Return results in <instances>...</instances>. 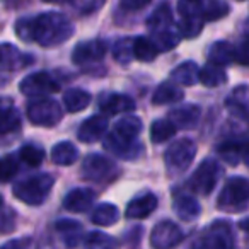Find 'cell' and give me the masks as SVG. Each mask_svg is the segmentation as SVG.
I'll return each instance as SVG.
<instances>
[{"label":"cell","instance_id":"cell-36","mask_svg":"<svg viewBox=\"0 0 249 249\" xmlns=\"http://www.w3.org/2000/svg\"><path fill=\"white\" fill-rule=\"evenodd\" d=\"M133 43L135 39L132 38H124V39H118L113 46V56L116 62L120 63H130L135 56H133Z\"/></svg>","mask_w":249,"mask_h":249},{"label":"cell","instance_id":"cell-4","mask_svg":"<svg viewBox=\"0 0 249 249\" xmlns=\"http://www.w3.org/2000/svg\"><path fill=\"white\" fill-rule=\"evenodd\" d=\"M190 249H235V235L227 220H215L200 232Z\"/></svg>","mask_w":249,"mask_h":249},{"label":"cell","instance_id":"cell-38","mask_svg":"<svg viewBox=\"0 0 249 249\" xmlns=\"http://www.w3.org/2000/svg\"><path fill=\"white\" fill-rule=\"evenodd\" d=\"M152 39L156 43V46L159 48V52H169V50L176 48L179 45V35L171 29L167 31H160V33H154Z\"/></svg>","mask_w":249,"mask_h":249},{"label":"cell","instance_id":"cell-43","mask_svg":"<svg viewBox=\"0 0 249 249\" xmlns=\"http://www.w3.org/2000/svg\"><path fill=\"white\" fill-rule=\"evenodd\" d=\"M73 5H75L79 11L82 12H92L96 11V9H99L101 5H103V0H70Z\"/></svg>","mask_w":249,"mask_h":249},{"label":"cell","instance_id":"cell-30","mask_svg":"<svg viewBox=\"0 0 249 249\" xmlns=\"http://www.w3.org/2000/svg\"><path fill=\"white\" fill-rule=\"evenodd\" d=\"M246 142H235V140H227V142L220 143L217 147L218 157H220L224 162L235 166L239 164V160L242 159V150H244Z\"/></svg>","mask_w":249,"mask_h":249},{"label":"cell","instance_id":"cell-10","mask_svg":"<svg viewBox=\"0 0 249 249\" xmlns=\"http://www.w3.org/2000/svg\"><path fill=\"white\" fill-rule=\"evenodd\" d=\"M184 234L178 224L171 220H162L156 224L150 232V246L154 249H173L183 241Z\"/></svg>","mask_w":249,"mask_h":249},{"label":"cell","instance_id":"cell-41","mask_svg":"<svg viewBox=\"0 0 249 249\" xmlns=\"http://www.w3.org/2000/svg\"><path fill=\"white\" fill-rule=\"evenodd\" d=\"M235 62L249 67V36L235 45Z\"/></svg>","mask_w":249,"mask_h":249},{"label":"cell","instance_id":"cell-8","mask_svg":"<svg viewBox=\"0 0 249 249\" xmlns=\"http://www.w3.org/2000/svg\"><path fill=\"white\" fill-rule=\"evenodd\" d=\"M222 176V167L215 159H205L190 179V188L198 195H210Z\"/></svg>","mask_w":249,"mask_h":249},{"label":"cell","instance_id":"cell-18","mask_svg":"<svg viewBox=\"0 0 249 249\" xmlns=\"http://www.w3.org/2000/svg\"><path fill=\"white\" fill-rule=\"evenodd\" d=\"M173 210L181 220L191 222L195 218L200 217L201 207L198 203V200L191 195H178L173 200Z\"/></svg>","mask_w":249,"mask_h":249},{"label":"cell","instance_id":"cell-20","mask_svg":"<svg viewBox=\"0 0 249 249\" xmlns=\"http://www.w3.org/2000/svg\"><path fill=\"white\" fill-rule=\"evenodd\" d=\"M55 229L60 235H62L63 242L69 248H75L80 241H82L84 229L77 220H69V218H62L55 224Z\"/></svg>","mask_w":249,"mask_h":249},{"label":"cell","instance_id":"cell-31","mask_svg":"<svg viewBox=\"0 0 249 249\" xmlns=\"http://www.w3.org/2000/svg\"><path fill=\"white\" fill-rule=\"evenodd\" d=\"M84 249H116L118 241L104 232L94 231L84 237Z\"/></svg>","mask_w":249,"mask_h":249},{"label":"cell","instance_id":"cell-16","mask_svg":"<svg viewBox=\"0 0 249 249\" xmlns=\"http://www.w3.org/2000/svg\"><path fill=\"white\" fill-rule=\"evenodd\" d=\"M99 107L104 114H120L135 109V101L126 94L104 92L99 97Z\"/></svg>","mask_w":249,"mask_h":249},{"label":"cell","instance_id":"cell-39","mask_svg":"<svg viewBox=\"0 0 249 249\" xmlns=\"http://www.w3.org/2000/svg\"><path fill=\"white\" fill-rule=\"evenodd\" d=\"M18 171H19V157H16L14 154H7V156H4L2 164H0L2 181H4V183H9V181L18 174Z\"/></svg>","mask_w":249,"mask_h":249},{"label":"cell","instance_id":"cell-22","mask_svg":"<svg viewBox=\"0 0 249 249\" xmlns=\"http://www.w3.org/2000/svg\"><path fill=\"white\" fill-rule=\"evenodd\" d=\"M181 99H183V89L174 80L162 82L152 96V103L156 106H160V104H174Z\"/></svg>","mask_w":249,"mask_h":249},{"label":"cell","instance_id":"cell-3","mask_svg":"<svg viewBox=\"0 0 249 249\" xmlns=\"http://www.w3.org/2000/svg\"><path fill=\"white\" fill-rule=\"evenodd\" d=\"M53 184H55V178L52 174H35V176L18 181L14 184V188H12V193L22 203L36 207V205H41L48 198Z\"/></svg>","mask_w":249,"mask_h":249},{"label":"cell","instance_id":"cell-24","mask_svg":"<svg viewBox=\"0 0 249 249\" xmlns=\"http://www.w3.org/2000/svg\"><path fill=\"white\" fill-rule=\"evenodd\" d=\"M200 72L195 62H183L171 72V79L181 86H195L200 80Z\"/></svg>","mask_w":249,"mask_h":249},{"label":"cell","instance_id":"cell-14","mask_svg":"<svg viewBox=\"0 0 249 249\" xmlns=\"http://www.w3.org/2000/svg\"><path fill=\"white\" fill-rule=\"evenodd\" d=\"M96 201V193L89 188H75L63 198V208L72 213H84L90 210Z\"/></svg>","mask_w":249,"mask_h":249},{"label":"cell","instance_id":"cell-19","mask_svg":"<svg viewBox=\"0 0 249 249\" xmlns=\"http://www.w3.org/2000/svg\"><path fill=\"white\" fill-rule=\"evenodd\" d=\"M227 107L235 118L249 121V89L237 87L227 99Z\"/></svg>","mask_w":249,"mask_h":249},{"label":"cell","instance_id":"cell-1","mask_svg":"<svg viewBox=\"0 0 249 249\" xmlns=\"http://www.w3.org/2000/svg\"><path fill=\"white\" fill-rule=\"evenodd\" d=\"M16 33L22 41H36L41 46H56L73 35V26L60 12H45L38 18H24L16 22Z\"/></svg>","mask_w":249,"mask_h":249},{"label":"cell","instance_id":"cell-7","mask_svg":"<svg viewBox=\"0 0 249 249\" xmlns=\"http://www.w3.org/2000/svg\"><path fill=\"white\" fill-rule=\"evenodd\" d=\"M26 114H28L29 121L33 124H36V126H46V128H52V126L58 124L63 118L62 107L53 99L33 101L26 107Z\"/></svg>","mask_w":249,"mask_h":249},{"label":"cell","instance_id":"cell-21","mask_svg":"<svg viewBox=\"0 0 249 249\" xmlns=\"http://www.w3.org/2000/svg\"><path fill=\"white\" fill-rule=\"evenodd\" d=\"M173 24V12H171V5L167 2H162L160 5H157L156 11L150 14V18L147 19V26L154 33L167 31Z\"/></svg>","mask_w":249,"mask_h":249},{"label":"cell","instance_id":"cell-23","mask_svg":"<svg viewBox=\"0 0 249 249\" xmlns=\"http://www.w3.org/2000/svg\"><path fill=\"white\" fill-rule=\"evenodd\" d=\"M208 62L213 65L224 67L235 62V46L227 41H217L208 48Z\"/></svg>","mask_w":249,"mask_h":249},{"label":"cell","instance_id":"cell-17","mask_svg":"<svg viewBox=\"0 0 249 249\" xmlns=\"http://www.w3.org/2000/svg\"><path fill=\"white\" fill-rule=\"evenodd\" d=\"M157 203H159V201H157L156 195L143 193L130 201L126 210H124V215H126V218H132V220H135V218L142 220V218H147L154 210H156Z\"/></svg>","mask_w":249,"mask_h":249},{"label":"cell","instance_id":"cell-13","mask_svg":"<svg viewBox=\"0 0 249 249\" xmlns=\"http://www.w3.org/2000/svg\"><path fill=\"white\" fill-rule=\"evenodd\" d=\"M201 109L196 104H184V106L174 107L169 111L167 120L176 126V130H190L195 128L200 121Z\"/></svg>","mask_w":249,"mask_h":249},{"label":"cell","instance_id":"cell-26","mask_svg":"<svg viewBox=\"0 0 249 249\" xmlns=\"http://www.w3.org/2000/svg\"><path fill=\"white\" fill-rule=\"evenodd\" d=\"M90 101H92L90 94L82 89H69L63 94V104L69 113H79V111L86 109Z\"/></svg>","mask_w":249,"mask_h":249},{"label":"cell","instance_id":"cell-2","mask_svg":"<svg viewBox=\"0 0 249 249\" xmlns=\"http://www.w3.org/2000/svg\"><path fill=\"white\" fill-rule=\"evenodd\" d=\"M142 132V120L137 116H124L113 126L109 135L104 139V149L124 160H132L142 156L143 145L137 142V135Z\"/></svg>","mask_w":249,"mask_h":249},{"label":"cell","instance_id":"cell-45","mask_svg":"<svg viewBox=\"0 0 249 249\" xmlns=\"http://www.w3.org/2000/svg\"><path fill=\"white\" fill-rule=\"evenodd\" d=\"M14 217L16 215L5 207L4 217H2V232H4V234H7V232H11L12 229H14Z\"/></svg>","mask_w":249,"mask_h":249},{"label":"cell","instance_id":"cell-12","mask_svg":"<svg viewBox=\"0 0 249 249\" xmlns=\"http://www.w3.org/2000/svg\"><path fill=\"white\" fill-rule=\"evenodd\" d=\"M107 46L101 39H92V41H84L73 48L72 60L75 65H87V63L101 62L106 56Z\"/></svg>","mask_w":249,"mask_h":249},{"label":"cell","instance_id":"cell-47","mask_svg":"<svg viewBox=\"0 0 249 249\" xmlns=\"http://www.w3.org/2000/svg\"><path fill=\"white\" fill-rule=\"evenodd\" d=\"M239 227H241L242 231H248V232H249V217H248V218H244V220L239 222Z\"/></svg>","mask_w":249,"mask_h":249},{"label":"cell","instance_id":"cell-15","mask_svg":"<svg viewBox=\"0 0 249 249\" xmlns=\"http://www.w3.org/2000/svg\"><path fill=\"white\" fill-rule=\"evenodd\" d=\"M107 124H109V121H107V118L103 116V114L90 116L80 124L77 137H79V140L84 143H94L106 133Z\"/></svg>","mask_w":249,"mask_h":249},{"label":"cell","instance_id":"cell-34","mask_svg":"<svg viewBox=\"0 0 249 249\" xmlns=\"http://www.w3.org/2000/svg\"><path fill=\"white\" fill-rule=\"evenodd\" d=\"M176 132V126L169 120H157L150 126V139L154 143H162L169 140Z\"/></svg>","mask_w":249,"mask_h":249},{"label":"cell","instance_id":"cell-44","mask_svg":"<svg viewBox=\"0 0 249 249\" xmlns=\"http://www.w3.org/2000/svg\"><path fill=\"white\" fill-rule=\"evenodd\" d=\"M152 0H120V5L124 11H139L150 4Z\"/></svg>","mask_w":249,"mask_h":249},{"label":"cell","instance_id":"cell-37","mask_svg":"<svg viewBox=\"0 0 249 249\" xmlns=\"http://www.w3.org/2000/svg\"><path fill=\"white\" fill-rule=\"evenodd\" d=\"M229 14V5L222 0H205L203 19L205 21H217Z\"/></svg>","mask_w":249,"mask_h":249},{"label":"cell","instance_id":"cell-29","mask_svg":"<svg viewBox=\"0 0 249 249\" xmlns=\"http://www.w3.org/2000/svg\"><path fill=\"white\" fill-rule=\"evenodd\" d=\"M77 159H79V152H77L75 145L70 142L56 143L52 150V160L58 166H70Z\"/></svg>","mask_w":249,"mask_h":249},{"label":"cell","instance_id":"cell-42","mask_svg":"<svg viewBox=\"0 0 249 249\" xmlns=\"http://www.w3.org/2000/svg\"><path fill=\"white\" fill-rule=\"evenodd\" d=\"M35 248V241L31 237H19V239H12V241H7L2 249H33Z\"/></svg>","mask_w":249,"mask_h":249},{"label":"cell","instance_id":"cell-40","mask_svg":"<svg viewBox=\"0 0 249 249\" xmlns=\"http://www.w3.org/2000/svg\"><path fill=\"white\" fill-rule=\"evenodd\" d=\"M201 29H203V19H200V18L183 19L181 18L179 31L183 36H186V38H196V36L201 33Z\"/></svg>","mask_w":249,"mask_h":249},{"label":"cell","instance_id":"cell-32","mask_svg":"<svg viewBox=\"0 0 249 249\" xmlns=\"http://www.w3.org/2000/svg\"><path fill=\"white\" fill-rule=\"evenodd\" d=\"M225 80H227L225 70L218 65H213V63H208L200 72V82L205 87H218L222 84H225Z\"/></svg>","mask_w":249,"mask_h":249},{"label":"cell","instance_id":"cell-33","mask_svg":"<svg viewBox=\"0 0 249 249\" xmlns=\"http://www.w3.org/2000/svg\"><path fill=\"white\" fill-rule=\"evenodd\" d=\"M0 56H2V69L4 70H18V69H21V65H24V63L28 62V58H24V56L21 55V52H19L16 46L9 45V43L2 45V53H0Z\"/></svg>","mask_w":249,"mask_h":249},{"label":"cell","instance_id":"cell-5","mask_svg":"<svg viewBox=\"0 0 249 249\" xmlns=\"http://www.w3.org/2000/svg\"><path fill=\"white\" fill-rule=\"evenodd\" d=\"M249 207V179L235 176L225 183L217 200V208L227 213H239Z\"/></svg>","mask_w":249,"mask_h":249},{"label":"cell","instance_id":"cell-11","mask_svg":"<svg viewBox=\"0 0 249 249\" xmlns=\"http://www.w3.org/2000/svg\"><path fill=\"white\" fill-rule=\"evenodd\" d=\"M19 90L28 97H39L46 96L58 90V84L50 73L46 72H35L29 73L28 77L21 80L19 84Z\"/></svg>","mask_w":249,"mask_h":249},{"label":"cell","instance_id":"cell-28","mask_svg":"<svg viewBox=\"0 0 249 249\" xmlns=\"http://www.w3.org/2000/svg\"><path fill=\"white\" fill-rule=\"evenodd\" d=\"M159 48L156 46L152 38H147V36H140L135 38L133 43V56L140 62H152L157 55H159Z\"/></svg>","mask_w":249,"mask_h":249},{"label":"cell","instance_id":"cell-46","mask_svg":"<svg viewBox=\"0 0 249 249\" xmlns=\"http://www.w3.org/2000/svg\"><path fill=\"white\" fill-rule=\"evenodd\" d=\"M242 160H244L246 166L249 167V142L244 143V150H242Z\"/></svg>","mask_w":249,"mask_h":249},{"label":"cell","instance_id":"cell-35","mask_svg":"<svg viewBox=\"0 0 249 249\" xmlns=\"http://www.w3.org/2000/svg\"><path fill=\"white\" fill-rule=\"evenodd\" d=\"M19 159L31 167H36L45 160V150L36 143H28L19 150Z\"/></svg>","mask_w":249,"mask_h":249},{"label":"cell","instance_id":"cell-6","mask_svg":"<svg viewBox=\"0 0 249 249\" xmlns=\"http://www.w3.org/2000/svg\"><path fill=\"white\" fill-rule=\"evenodd\" d=\"M195 156H196V145H195L193 140L181 139L178 142H174L164 154V162H166L167 173L171 176L184 173L191 166Z\"/></svg>","mask_w":249,"mask_h":249},{"label":"cell","instance_id":"cell-9","mask_svg":"<svg viewBox=\"0 0 249 249\" xmlns=\"http://www.w3.org/2000/svg\"><path fill=\"white\" fill-rule=\"evenodd\" d=\"M116 173H118V167L114 166L113 160L101 156V154H90L82 162V176L87 181L101 183V181H107L111 178H114Z\"/></svg>","mask_w":249,"mask_h":249},{"label":"cell","instance_id":"cell-48","mask_svg":"<svg viewBox=\"0 0 249 249\" xmlns=\"http://www.w3.org/2000/svg\"><path fill=\"white\" fill-rule=\"evenodd\" d=\"M43 2H60V0H43Z\"/></svg>","mask_w":249,"mask_h":249},{"label":"cell","instance_id":"cell-27","mask_svg":"<svg viewBox=\"0 0 249 249\" xmlns=\"http://www.w3.org/2000/svg\"><path fill=\"white\" fill-rule=\"evenodd\" d=\"M21 124V114L11 104L9 99L2 101V124H0V133L7 135L9 132H14Z\"/></svg>","mask_w":249,"mask_h":249},{"label":"cell","instance_id":"cell-25","mask_svg":"<svg viewBox=\"0 0 249 249\" xmlns=\"http://www.w3.org/2000/svg\"><path fill=\"white\" fill-rule=\"evenodd\" d=\"M90 220L94 224L101 225V227H109V225H114L120 220V210L113 203H101L94 208L92 215H90Z\"/></svg>","mask_w":249,"mask_h":249}]
</instances>
